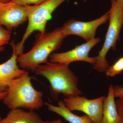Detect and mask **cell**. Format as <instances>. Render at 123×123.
Returning a JSON list of instances; mask_svg holds the SVG:
<instances>
[{
    "mask_svg": "<svg viewBox=\"0 0 123 123\" xmlns=\"http://www.w3.org/2000/svg\"><path fill=\"white\" fill-rule=\"evenodd\" d=\"M33 72L49 82V89L53 99H58L60 94L65 98L82 94L78 88V78L70 70L69 65L48 62L39 65Z\"/></svg>",
    "mask_w": 123,
    "mask_h": 123,
    "instance_id": "cell-1",
    "label": "cell"
},
{
    "mask_svg": "<svg viewBox=\"0 0 123 123\" xmlns=\"http://www.w3.org/2000/svg\"><path fill=\"white\" fill-rule=\"evenodd\" d=\"M31 77L26 71L20 77L10 82L7 95L3 103L10 110L28 109L33 111L40 109L43 106V93L36 90L31 84Z\"/></svg>",
    "mask_w": 123,
    "mask_h": 123,
    "instance_id": "cell-2",
    "label": "cell"
},
{
    "mask_svg": "<svg viewBox=\"0 0 123 123\" xmlns=\"http://www.w3.org/2000/svg\"><path fill=\"white\" fill-rule=\"evenodd\" d=\"M66 37L61 27L51 32L39 33L30 50L18 56L19 66L22 69L34 72L42 64L48 62V59L50 55L60 48Z\"/></svg>",
    "mask_w": 123,
    "mask_h": 123,
    "instance_id": "cell-3",
    "label": "cell"
},
{
    "mask_svg": "<svg viewBox=\"0 0 123 123\" xmlns=\"http://www.w3.org/2000/svg\"><path fill=\"white\" fill-rule=\"evenodd\" d=\"M66 0H46L36 5H25L28 14V25L21 41L14 44L15 52L18 56L22 55L25 42L35 31L46 32L47 22L53 11Z\"/></svg>",
    "mask_w": 123,
    "mask_h": 123,
    "instance_id": "cell-4",
    "label": "cell"
},
{
    "mask_svg": "<svg viewBox=\"0 0 123 123\" xmlns=\"http://www.w3.org/2000/svg\"><path fill=\"white\" fill-rule=\"evenodd\" d=\"M111 3V7L108 11L110 22L105 42L96 56V63L93 67V69L100 73L105 72L110 66L106 56L111 49L115 50L123 24V10L115 1Z\"/></svg>",
    "mask_w": 123,
    "mask_h": 123,
    "instance_id": "cell-5",
    "label": "cell"
},
{
    "mask_svg": "<svg viewBox=\"0 0 123 123\" xmlns=\"http://www.w3.org/2000/svg\"><path fill=\"white\" fill-rule=\"evenodd\" d=\"M105 97L102 96L95 99H89L85 97L78 96L65 98L63 101L70 111H81L90 117L93 123H101Z\"/></svg>",
    "mask_w": 123,
    "mask_h": 123,
    "instance_id": "cell-6",
    "label": "cell"
},
{
    "mask_svg": "<svg viewBox=\"0 0 123 123\" xmlns=\"http://www.w3.org/2000/svg\"><path fill=\"white\" fill-rule=\"evenodd\" d=\"M100 41L99 38H94L68 51L52 53L49 57V62L69 65L74 62L84 61L94 65L96 57H90L89 53Z\"/></svg>",
    "mask_w": 123,
    "mask_h": 123,
    "instance_id": "cell-7",
    "label": "cell"
},
{
    "mask_svg": "<svg viewBox=\"0 0 123 123\" xmlns=\"http://www.w3.org/2000/svg\"><path fill=\"white\" fill-rule=\"evenodd\" d=\"M109 19V11L98 18L89 22H83L71 19L61 27L62 32L66 37L75 35L83 38L86 42L95 38L98 27L107 22Z\"/></svg>",
    "mask_w": 123,
    "mask_h": 123,
    "instance_id": "cell-8",
    "label": "cell"
},
{
    "mask_svg": "<svg viewBox=\"0 0 123 123\" xmlns=\"http://www.w3.org/2000/svg\"><path fill=\"white\" fill-rule=\"evenodd\" d=\"M27 20L28 14L25 6L12 1L0 5V27L4 26L11 31Z\"/></svg>",
    "mask_w": 123,
    "mask_h": 123,
    "instance_id": "cell-9",
    "label": "cell"
},
{
    "mask_svg": "<svg viewBox=\"0 0 123 123\" xmlns=\"http://www.w3.org/2000/svg\"><path fill=\"white\" fill-rule=\"evenodd\" d=\"M11 57L5 63L0 64V79L2 86L8 89L10 82L14 79L20 77L26 70L19 68L17 64L18 55L13 49Z\"/></svg>",
    "mask_w": 123,
    "mask_h": 123,
    "instance_id": "cell-10",
    "label": "cell"
},
{
    "mask_svg": "<svg viewBox=\"0 0 123 123\" xmlns=\"http://www.w3.org/2000/svg\"><path fill=\"white\" fill-rule=\"evenodd\" d=\"M33 111H26L22 109L10 110L0 123H47Z\"/></svg>",
    "mask_w": 123,
    "mask_h": 123,
    "instance_id": "cell-11",
    "label": "cell"
},
{
    "mask_svg": "<svg viewBox=\"0 0 123 123\" xmlns=\"http://www.w3.org/2000/svg\"><path fill=\"white\" fill-rule=\"evenodd\" d=\"M47 106L48 110L57 114L70 123H93L92 120L87 115L79 116L74 114L66 107L63 101H59L58 106L54 105L47 102L44 104Z\"/></svg>",
    "mask_w": 123,
    "mask_h": 123,
    "instance_id": "cell-12",
    "label": "cell"
},
{
    "mask_svg": "<svg viewBox=\"0 0 123 123\" xmlns=\"http://www.w3.org/2000/svg\"><path fill=\"white\" fill-rule=\"evenodd\" d=\"M112 85L108 89L107 97L104 101L103 115L101 123H118L119 117L116 105Z\"/></svg>",
    "mask_w": 123,
    "mask_h": 123,
    "instance_id": "cell-13",
    "label": "cell"
},
{
    "mask_svg": "<svg viewBox=\"0 0 123 123\" xmlns=\"http://www.w3.org/2000/svg\"><path fill=\"white\" fill-rule=\"evenodd\" d=\"M123 71V57L119 58L113 65L109 66L105 73L107 76L112 77L119 75Z\"/></svg>",
    "mask_w": 123,
    "mask_h": 123,
    "instance_id": "cell-14",
    "label": "cell"
},
{
    "mask_svg": "<svg viewBox=\"0 0 123 123\" xmlns=\"http://www.w3.org/2000/svg\"><path fill=\"white\" fill-rule=\"evenodd\" d=\"M11 36V31L0 27V53L4 50V46L8 43Z\"/></svg>",
    "mask_w": 123,
    "mask_h": 123,
    "instance_id": "cell-15",
    "label": "cell"
},
{
    "mask_svg": "<svg viewBox=\"0 0 123 123\" xmlns=\"http://www.w3.org/2000/svg\"><path fill=\"white\" fill-rule=\"evenodd\" d=\"M46 0H12L11 1L21 5H30L33 4L36 5L40 4Z\"/></svg>",
    "mask_w": 123,
    "mask_h": 123,
    "instance_id": "cell-16",
    "label": "cell"
},
{
    "mask_svg": "<svg viewBox=\"0 0 123 123\" xmlns=\"http://www.w3.org/2000/svg\"><path fill=\"white\" fill-rule=\"evenodd\" d=\"M115 103L119 117L118 123H123V98H119Z\"/></svg>",
    "mask_w": 123,
    "mask_h": 123,
    "instance_id": "cell-17",
    "label": "cell"
},
{
    "mask_svg": "<svg viewBox=\"0 0 123 123\" xmlns=\"http://www.w3.org/2000/svg\"><path fill=\"white\" fill-rule=\"evenodd\" d=\"M113 93L115 98H123V87L116 85L113 86Z\"/></svg>",
    "mask_w": 123,
    "mask_h": 123,
    "instance_id": "cell-18",
    "label": "cell"
},
{
    "mask_svg": "<svg viewBox=\"0 0 123 123\" xmlns=\"http://www.w3.org/2000/svg\"><path fill=\"white\" fill-rule=\"evenodd\" d=\"M7 91L0 93V101L4 100L7 95Z\"/></svg>",
    "mask_w": 123,
    "mask_h": 123,
    "instance_id": "cell-19",
    "label": "cell"
},
{
    "mask_svg": "<svg viewBox=\"0 0 123 123\" xmlns=\"http://www.w3.org/2000/svg\"><path fill=\"white\" fill-rule=\"evenodd\" d=\"M111 2L115 1L121 7L123 10V0H111Z\"/></svg>",
    "mask_w": 123,
    "mask_h": 123,
    "instance_id": "cell-20",
    "label": "cell"
},
{
    "mask_svg": "<svg viewBox=\"0 0 123 123\" xmlns=\"http://www.w3.org/2000/svg\"><path fill=\"white\" fill-rule=\"evenodd\" d=\"M7 90L6 88H5L2 86L1 84V81L0 79V93L1 92H6L7 91Z\"/></svg>",
    "mask_w": 123,
    "mask_h": 123,
    "instance_id": "cell-21",
    "label": "cell"
},
{
    "mask_svg": "<svg viewBox=\"0 0 123 123\" xmlns=\"http://www.w3.org/2000/svg\"><path fill=\"white\" fill-rule=\"evenodd\" d=\"M47 123H63L62 121L59 119L56 120H53L51 121H48Z\"/></svg>",
    "mask_w": 123,
    "mask_h": 123,
    "instance_id": "cell-22",
    "label": "cell"
},
{
    "mask_svg": "<svg viewBox=\"0 0 123 123\" xmlns=\"http://www.w3.org/2000/svg\"><path fill=\"white\" fill-rule=\"evenodd\" d=\"M12 0H0V2L2 3H7L11 1Z\"/></svg>",
    "mask_w": 123,
    "mask_h": 123,
    "instance_id": "cell-23",
    "label": "cell"
},
{
    "mask_svg": "<svg viewBox=\"0 0 123 123\" xmlns=\"http://www.w3.org/2000/svg\"><path fill=\"white\" fill-rule=\"evenodd\" d=\"M1 119H1V117L0 116V122L1 121Z\"/></svg>",
    "mask_w": 123,
    "mask_h": 123,
    "instance_id": "cell-24",
    "label": "cell"
},
{
    "mask_svg": "<svg viewBox=\"0 0 123 123\" xmlns=\"http://www.w3.org/2000/svg\"><path fill=\"white\" fill-rule=\"evenodd\" d=\"M83 0L84 2H86V1L88 0Z\"/></svg>",
    "mask_w": 123,
    "mask_h": 123,
    "instance_id": "cell-25",
    "label": "cell"
},
{
    "mask_svg": "<svg viewBox=\"0 0 123 123\" xmlns=\"http://www.w3.org/2000/svg\"><path fill=\"white\" fill-rule=\"evenodd\" d=\"M122 29H123V26H122Z\"/></svg>",
    "mask_w": 123,
    "mask_h": 123,
    "instance_id": "cell-26",
    "label": "cell"
},
{
    "mask_svg": "<svg viewBox=\"0 0 123 123\" xmlns=\"http://www.w3.org/2000/svg\"><path fill=\"white\" fill-rule=\"evenodd\" d=\"M1 3H0V5L1 4Z\"/></svg>",
    "mask_w": 123,
    "mask_h": 123,
    "instance_id": "cell-27",
    "label": "cell"
},
{
    "mask_svg": "<svg viewBox=\"0 0 123 123\" xmlns=\"http://www.w3.org/2000/svg\"></svg>",
    "mask_w": 123,
    "mask_h": 123,
    "instance_id": "cell-28",
    "label": "cell"
}]
</instances>
